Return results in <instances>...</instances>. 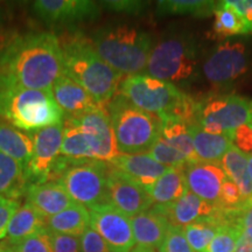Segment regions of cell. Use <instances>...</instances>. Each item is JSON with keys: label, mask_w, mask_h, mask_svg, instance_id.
Instances as JSON below:
<instances>
[{"label": "cell", "mask_w": 252, "mask_h": 252, "mask_svg": "<svg viewBox=\"0 0 252 252\" xmlns=\"http://www.w3.org/2000/svg\"><path fill=\"white\" fill-rule=\"evenodd\" d=\"M0 74L27 89L52 90L63 74L59 37L32 32L11 39L0 48Z\"/></svg>", "instance_id": "obj_1"}, {"label": "cell", "mask_w": 252, "mask_h": 252, "mask_svg": "<svg viewBox=\"0 0 252 252\" xmlns=\"http://www.w3.org/2000/svg\"><path fill=\"white\" fill-rule=\"evenodd\" d=\"M63 74L88 91L102 108L116 96L123 75L103 61L89 37L70 33L60 39Z\"/></svg>", "instance_id": "obj_2"}, {"label": "cell", "mask_w": 252, "mask_h": 252, "mask_svg": "<svg viewBox=\"0 0 252 252\" xmlns=\"http://www.w3.org/2000/svg\"><path fill=\"white\" fill-rule=\"evenodd\" d=\"M128 102L160 119L173 118L190 125L196 123L198 100L174 84L149 75H130L122 80L118 93Z\"/></svg>", "instance_id": "obj_3"}, {"label": "cell", "mask_w": 252, "mask_h": 252, "mask_svg": "<svg viewBox=\"0 0 252 252\" xmlns=\"http://www.w3.org/2000/svg\"><path fill=\"white\" fill-rule=\"evenodd\" d=\"M0 117L18 130L37 131L63 122L52 90L27 89L0 74Z\"/></svg>", "instance_id": "obj_4"}, {"label": "cell", "mask_w": 252, "mask_h": 252, "mask_svg": "<svg viewBox=\"0 0 252 252\" xmlns=\"http://www.w3.org/2000/svg\"><path fill=\"white\" fill-rule=\"evenodd\" d=\"M90 41L103 61L127 76L145 71L153 48L150 34L128 24L100 27L94 32Z\"/></svg>", "instance_id": "obj_5"}, {"label": "cell", "mask_w": 252, "mask_h": 252, "mask_svg": "<svg viewBox=\"0 0 252 252\" xmlns=\"http://www.w3.org/2000/svg\"><path fill=\"white\" fill-rule=\"evenodd\" d=\"M121 154L147 153L161 134L162 122L117 94L105 105Z\"/></svg>", "instance_id": "obj_6"}, {"label": "cell", "mask_w": 252, "mask_h": 252, "mask_svg": "<svg viewBox=\"0 0 252 252\" xmlns=\"http://www.w3.org/2000/svg\"><path fill=\"white\" fill-rule=\"evenodd\" d=\"M111 163L94 159L74 160L61 157L49 179L58 176L59 184L75 203L86 208L108 202V174Z\"/></svg>", "instance_id": "obj_7"}, {"label": "cell", "mask_w": 252, "mask_h": 252, "mask_svg": "<svg viewBox=\"0 0 252 252\" xmlns=\"http://www.w3.org/2000/svg\"><path fill=\"white\" fill-rule=\"evenodd\" d=\"M197 52L193 41L181 36L167 37L153 46L146 75L174 84L190 78L196 71Z\"/></svg>", "instance_id": "obj_8"}, {"label": "cell", "mask_w": 252, "mask_h": 252, "mask_svg": "<svg viewBox=\"0 0 252 252\" xmlns=\"http://www.w3.org/2000/svg\"><path fill=\"white\" fill-rule=\"evenodd\" d=\"M252 122V100L222 94L198 100L196 123L210 133H230Z\"/></svg>", "instance_id": "obj_9"}, {"label": "cell", "mask_w": 252, "mask_h": 252, "mask_svg": "<svg viewBox=\"0 0 252 252\" xmlns=\"http://www.w3.org/2000/svg\"><path fill=\"white\" fill-rule=\"evenodd\" d=\"M91 228L96 230L111 252H131L135 247L131 219L111 203L88 208Z\"/></svg>", "instance_id": "obj_10"}, {"label": "cell", "mask_w": 252, "mask_h": 252, "mask_svg": "<svg viewBox=\"0 0 252 252\" xmlns=\"http://www.w3.org/2000/svg\"><path fill=\"white\" fill-rule=\"evenodd\" d=\"M63 122L37 130L32 135L33 156L26 168L27 181L33 184L48 182L55 162L61 156Z\"/></svg>", "instance_id": "obj_11"}, {"label": "cell", "mask_w": 252, "mask_h": 252, "mask_svg": "<svg viewBox=\"0 0 252 252\" xmlns=\"http://www.w3.org/2000/svg\"><path fill=\"white\" fill-rule=\"evenodd\" d=\"M248 69L247 49L243 43L226 41L214 49L203 63V74L216 87L237 80Z\"/></svg>", "instance_id": "obj_12"}, {"label": "cell", "mask_w": 252, "mask_h": 252, "mask_svg": "<svg viewBox=\"0 0 252 252\" xmlns=\"http://www.w3.org/2000/svg\"><path fill=\"white\" fill-rule=\"evenodd\" d=\"M69 119H74L84 131L94 160L111 162L121 156L116 143L111 121L105 108L97 106L80 117Z\"/></svg>", "instance_id": "obj_13"}, {"label": "cell", "mask_w": 252, "mask_h": 252, "mask_svg": "<svg viewBox=\"0 0 252 252\" xmlns=\"http://www.w3.org/2000/svg\"><path fill=\"white\" fill-rule=\"evenodd\" d=\"M108 203L132 219L151 209L153 201L146 189L111 165L108 174Z\"/></svg>", "instance_id": "obj_14"}, {"label": "cell", "mask_w": 252, "mask_h": 252, "mask_svg": "<svg viewBox=\"0 0 252 252\" xmlns=\"http://www.w3.org/2000/svg\"><path fill=\"white\" fill-rule=\"evenodd\" d=\"M34 13L53 25H72L94 20L100 15V6L90 0H37Z\"/></svg>", "instance_id": "obj_15"}, {"label": "cell", "mask_w": 252, "mask_h": 252, "mask_svg": "<svg viewBox=\"0 0 252 252\" xmlns=\"http://www.w3.org/2000/svg\"><path fill=\"white\" fill-rule=\"evenodd\" d=\"M187 188L203 201L215 204L220 197V187L226 175L220 163L206 161H189L184 167Z\"/></svg>", "instance_id": "obj_16"}, {"label": "cell", "mask_w": 252, "mask_h": 252, "mask_svg": "<svg viewBox=\"0 0 252 252\" xmlns=\"http://www.w3.org/2000/svg\"><path fill=\"white\" fill-rule=\"evenodd\" d=\"M153 209L161 214L168 220L169 225L181 229L197 220L210 219L216 215V208L214 204L206 202L189 190L175 202L165 206L156 204Z\"/></svg>", "instance_id": "obj_17"}, {"label": "cell", "mask_w": 252, "mask_h": 252, "mask_svg": "<svg viewBox=\"0 0 252 252\" xmlns=\"http://www.w3.org/2000/svg\"><path fill=\"white\" fill-rule=\"evenodd\" d=\"M52 93L64 118H77L99 106L87 90L64 74L54 82Z\"/></svg>", "instance_id": "obj_18"}, {"label": "cell", "mask_w": 252, "mask_h": 252, "mask_svg": "<svg viewBox=\"0 0 252 252\" xmlns=\"http://www.w3.org/2000/svg\"><path fill=\"white\" fill-rule=\"evenodd\" d=\"M25 195L26 202L35 208L46 219L58 215L75 203L58 181L30 185Z\"/></svg>", "instance_id": "obj_19"}, {"label": "cell", "mask_w": 252, "mask_h": 252, "mask_svg": "<svg viewBox=\"0 0 252 252\" xmlns=\"http://www.w3.org/2000/svg\"><path fill=\"white\" fill-rule=\"evenodd\" d=\"M110 163L146 190L169 168L157 162L147 153L121 154Z\"/></svg>", "instance_id": "obj_20"}, {"label": "cell", "mask_w": 252, "mask_h": 252, "mask_svg": "<svg viewBox=\"0 0 252 252\" xmlns=\"http://www.w3.org/2000/svg\"><path fill=\"white\" fill-rule=\"evenodd\" d=\"M189 130L193 137L195 156L200 161L220 163L224 154L234 145L232 134L210 133L204 131L197 123L189 125Z\"/></svg>", "instance_id": "obj_21"}, {"label": "cell", "mask_w": 252, "mask_h": 252, "mask_svg": "<svg viewBox=\"0 0 252 252\" xmlns=\"http://www.w3.org/2000/svg\"><path fill=\"white\" fill-rule=\"evenodd\" d=\"M131 223L135 245L153 249L160 247L169 228L168 220L153 208L132 217Z\"/></svg>", "instance_id": "obj_22"}, {"label": "cell", "mask_w": 252, "mask_h": 252, "mask_svg": "<svg viewBox=\"0 0 252 252\" xmlns=\"http://www.w3.org/2000/svg\"><path fill=\"white\" fill-rule=\"evenodd\" d=\"M0 152L26 168L33 156V139L7 122L0 121Z\"/></svg>", "instance_id": "obj_23"}, {"label": "cell", "mask_w": 252, "mask_h": 252, "mask_svg": "<svg viewBox=\"0 0 252 252\" xmlns=\"http://www.w3.org/2000/svg\"><path fill=\"white\" fill-rule=\"evenodd\" d=\"M47 229V219L33 206L25 202L12 217L6 234V241L14 244L21 239Z\"/></svg>", "instance_id": "obj_24"}, {"label": "cell", "mask_w": 252, "mask_h": 252, "mask_svg": "<svg viewBox=\"0 0 252 252\" xmlns=\"http://www.w3.org/2000/svg\"><path fill=\"white\" fill-rule=\"evenodd\" d=\"M184 167H169L165 174L147 189L153 203L158 206L173 203L188 190Z\"/></svg>", "instance_id": "obj_25"}, {"label": "cell", "mask_w": 252, "mask_h": 252, "mask_svg": "<svg viewBox=\"0 0 252 252\" xmlns=\"http://www.w3.org/2000/svg\"><path fill=\"white\" fill-rule=\"evenodd\" d=\"M90 228V215L88 208L74 203L58 215L47 219V229L50 232L80 237Z\"/></svg>", "instance_id": "obj_26"}, {"label": "cell", "mask_w": 252, "mask_h": 252, "mask_svg": "<svg viewBox=\"0 0 252 252\" xmlns=\"http://www.w3.org/2000/svg\"><path fill=\"white\" fill-rule=\"evenodd\" d=\"M226 178L235 182L245 203L252 202V182L248 173V156L235 145L230 147L220 161Z\"/></svg>", "instance_id": "obj_27"}, {"label": "cell", "mask_w": 252, "mask_h": 252, "mask_svg": "<svg viewBox=\"0 0 252 252\" xmlns=\"http://www.w3.org/2000/svg\"><path fill=\"white\" fill-rule=\"evenodd\" d=\"M27 187L28 181L24 167L0 152V196L19 200Z\"/></svg>", "instance_id": "obj_28"}, {"label": "cell", "mask_w": 252, "mask_h": 252, "mask_svg": "<svg viewBox=\"0 0 252 252\" xmlns=\"http://www.w3.org/2000/svg\"><path fill=\"white\" fill-rule=\"evenodd\" d=\"M60 154L74 160L94 159L86 133L74 119L63 118V137Z\"/></svg>", "instance_id": "obj_29"}, {"label": "cell", "mask_w": 252, "mask_h": 252, "mask_svg": "<svg viewBox=\"0 0 252 252\" xmlns=\"http://www.w3.org/2000/svg\"><path fill=\"white\" fill-rule=\"evenodd\" d=\"M214 15H215V23L209 33L212 39L223 40L229 36L250 34L243 19L229 5L228 0L217 2Z\"/></svg>", "instance_id": "obj_30"}, {"label": "cell", "mask_w": 252, "mask_h": 252, "mask_svg": "<svg viewBox=\"0 0 252 252\" xmlns=\"http://www.w3.org/2000/svg\"><path fill=\"white\" fill-rule=\"evenodd\" d=\"M161 134L166 143L172 145L176 150L180 151L189 161H196L193 146V137H191L189 125L186 123L173 118H162Z\"/></svg>", "instance_id": "obj_31"}, {"label": "cell", "mask_w": 252, "mask_h": 252, "mask_svg": "<svg viewBox=\"0 0 252 252\" xmlns=\"http://www.w3.org/2000/svg\"><path fill=\"white\" fill-rule=\"evenodd\" d=\"M217 2L204 0H163L157 4L158 15H185L209 17L214 14Z\"/></svg>", "instance_id": "obj_32"}, {"label": "cell", "mask_w": 252, "mask_h": 252, "mask_svg": "<svg viewBox=\"0 0 252 252\" xmlns=\"http://www.w3.org/2000/svg\"><path fill=\"white\" fill-rule=\"evenodd\" d=\"M219 226L220 220L215 215L210 219L191 223V224L185 226L182 231L194 252H206L208 245L215 236Z\"/></svg>", "instance_id": "obj_33"}, {"label": "cell", "mask_w": 252, "mask_h": 252, "mask_svg": "<svg viewBox=\"0 0 252 252\" xmlns=\"http://www.w3.org/2000/svg\"><path fill=\"white\" fill-rule=\"evenodd\" d=\"M241 235L242 229L237 223H222L206 252H235Z\"/></svg>", "instance_id": "obj_34"}, {"label": "cell", "mask_w": 252, "mask_h": 252, "mask_svg": "<svg viewBox=\"0 0 252 252\" xmlns=\"http://www.w3.org/2000/svg\"><path fill=\"white\" fill-rule=\"evenodd\" d=\"M147 154H150L157 162L166 167H184L188 162V159L180 151L166 143L161 137L154 143Z\"/></svg>", "instance_id": "obj_35"}, {"label": "cell", "mask_w": 252, "mask_h": 252, "mask_svg": "<svg viewBox=\"0 0 252 252\" xmlns=\"http://www.w3.org/2000/svg\"><path fill=\"white\" fill-rule=\"evenodd\" d=\"M247 204L235 182L226 178L220 187L219 201L215 204L216 209L223 212H239Z\"/></svg>", "instance_id": "obj_36"}, {"label": "cell", "mask_w": 252, "mask_h": 252, "mask_svg": "<svg viewBox=\"0 0 252 252\" xmlns=\"http://www.w3.org/2000/svg\"><path fill=\"white\" fill-rule=\"evenodd\" d=\"M11 245L18 252H53L52 239L48 229L42 230L35 235H32Z\"/></svg>", "instance_id": "obj_37"}, {"label": "cell", "mask_w": 252, "mask_h": 252, "mask_svg": "<svg viewBox=\"0 0 252 252\" xmlns=\"http://www.w3.org/2000/svg\"><path fill=\"white\" fill-rule=\"evenodd\" d=\"M159 252H194L186 239L184 231L178 226L169 225L162 243L158 248Z\"/></svg>", "instance_id": "obj_38"}, {"label": "cell", "mask_w": 252, "mask_h": 252, "mask_svg": "<svg viewBox=\"0 0 252 252\" xmlns=\"http://www.w3.org/2000/svg\"><path fill=\"white\" fill-rule=\"evenodd\" d=\"M20 206V201L17 198L0 196V241L6 238L9 222Z\"/></svg>", "instance_id": "obj_39"}, {"label": "cell", "mask_w": 252, "mask_h": 252, "mask_svg": "<svg viewBox=\"0 0 252 252\" xmlns=\"http://www.w3.org/2000/svg\"><path fill=\"white\" fill-rule=\"evenodd\" d=\"M78 238L82 252H111L102 236L91 228V225Z\"/></svg>", "instance_id": "obj_40"}, {"label": "cell", "mask_w": 252, "mask_h": 252, "mask_svg": "<svg viewBox=\"0 0 252 252\" xmlns=\"http://www.w3.org/2000/svg\"><path fill=\"white\" fill-rule=\"evenodd\" d=\"M50 232V231H49ZM53 252H82L80 238L50 232Z\"/></svg>", "instance_id": "obj_41"}, {"label": "cell", "mask_w": 252, "mask_h": 252, "mask_svg": "<svg viewBox=\"0 0 252 252\" xmlns=\"http://www.w3.org/2000/svg\"><path fill=\"white\" fill-rule=\"evenodd\" d=\"M232 141L242 152L252 156V122L237 128L232 134Z\"/></svg>", "instance_id": "obj_42"}, {"label": "cell", "mask_w": 252, "mask_h": 252, "mask_svg": "<svg viewBox=\"0 0 252 252\" xmlns=\"http://www.w3.org/2000/svg\"><path fill=\"white\" fill-rule=\"evenodd\" d=\"M102 7H105L110 11L121 12L128 14H140L146 7V2L143 1H130V0H121V1H104Z\"/></svg>", "instance_id": "obj_43"}, {"label": "cell", "mask_w": 252, "mask_h": 252, "mask_svg": "<svg viewBox=\"0 0 252 252\" xmlns=\"http://www.w3.org/2000/svg\"><path fill=\"white\" fill-rule=\"evenodd\" d=\"M229 5L239 14L252 33V0H228Z\"/></svg>", "instance_id": "obj_44"}, {"label": "cell", "mask_w": 252, "mask_h": 252, "mask_svg": "<svg viewBox=\"0 0 252 252\" xmlns=\"http://www.w3.org/2000/svg\"><path fill=\"white\" fill-rule=\"evenodd\" d=\"M239 225H241L242 234L252 239V202L248 203L241 212Z\"/></svg>", "instance_id": "obj_45"}, {"label": "cell", "mask_w": 252, "mask_h": 252, "mask_svg": "<svg viewBox=\"0 0 252 252\" xmlns=\"http://www.w3.org/2000/svg\"><path fill=\"white\" fill-rule=\"evenodd\" d=\"M235 252H252V239L242 234Z\"/></svg>", "instance_id": "obj_46"}, {"label": "cell", "mask_w": 252, "mask_h": 252, "mask_svg": "<svg viewBox=\"0 0 252 252\" xmlns=\"http://www.w3.org/2000/svg\"><path fill=\"white\" fill-rule=\"evenodd\" d=\"M0 252H18L7 241L0 242Z\"/></svg>", "instance_id": "obj_47"}, {"label": "cell", "mask_w": 252, "mask_h": 252, "mask_svg": "<svg viewBox=\"0 0 252 252\" xmlns=\"http://www.w3.org/2000/svg\"><path fill=\"white\" fill-rule=\"evenodd\" d=\"M131 252H157L156 249L153 248H147V247H141V245H135L132 249Z\"/></svg>", "instance_id": "obj_48"}, {"label": "cell", "mask_w": 252, "mask_h": 252, "mask_svg": "<svg viewBox=\"0 0 252 252\" xmlns=\"http://www.w3.org/2000/svg\"><path fill=\"white\" fill-rule=\"evenodd\" d=\"M248 173H249V176H250V180L252 182V156H248Z\"/></svg>", "instance_id": "obj_49"}, {"label": "cell", "mask_w": 252, "mask_h": 252, "mask_svg": "<svg viewBox=\"0 0 252 252\" xmlns=\"http://www.w3.org/2000/svg\"><path fill=\"white\" fill-rule=\"evenodd\" d=\"M1 20H2V11L1 8H0V23H1Z\"/></svg>", "instance_id": "obj_50"}]
</instances>
